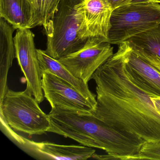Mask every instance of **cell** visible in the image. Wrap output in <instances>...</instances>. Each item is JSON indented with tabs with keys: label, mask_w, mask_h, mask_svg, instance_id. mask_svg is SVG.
Here are the masks:
<instances>
[{
	"label": "cell",
	"mask_w": 160,
	"mask_h": 160,
	"mask_svg": "<svg viewBox=\"0 0 160 160\" xmlns=\"http://www.w3.org/2000/svg\"><path fill=\"white\" fill-rule=\"evenodd\" d=\"M31 29H19L14 37L16 58L25 76L27 86L39 104L44 99L42 88V70Z\"/></svg>",
	"instance_id": "9"
},
{
	"label": "cell",
	"mask_w": 160,
	"mask_h": 160,
	"mask_svg": "<svg viewBox=\"0 0 160 160\" xmlns=\"http://www.w3.org/2000/svg\"><path fill=\"white\" fill-rule=\"evenodd\" d=\"M53 132L75 140L83 146L102 149L107 155L100 160H120L138 154L146 141L129 136L109 126L92 113H80L58 107L48 114Z\"/></svg>",
	"instance_id": "2"
},
{
	"label": "cell",
	"mask_w": 160,
	"mask_h": 160,
	"mask_svg": "<svg viewBox=\"0 0 160 160\" xmlns=\"http://www.w3.org/2000/svg\"><path fill=\"white\" fill-rule=\"evenodd\" d=\"M83 0H61L44 27L47 37L46 53L56 60L82 49L88 40L81 37Z\"/></svg>",
	"instance_id": "3"
},
{
	"label": "cell",
	"mask_w": 160,
	"mask_h": 160,
	"mask_svg": "<svg viewBox=\"0 0 160 160\" xmlns=\"http://www.w3.org/2000/svg\"><path fill=\"white\" fill-rule=\"evenodd\" d=\"M126 42L135 51L160 58V24L153 28L131 37Z\"/></svg>",
	"instance_id": "15"
},
{
	"label": "cell",
	"mask_w": 160,
	"mask_h": 160,
	"mask_svg": "<svg viewBox=\"0 0 160 160\" xmlns=\"http://www.w3.org/2000/svg\"><path fill=\"white\" fill-rule=\"evenodd\" d=\"M113 55L109 43L89 39L82 49L58 60L74 76L88 84L97 69Z\"/></svg>",
	"instance_id": "8"
},
{
	"label": "cell",
	"mask_w": 160,
	"mask_h": 160,
	"mask_svg": "<svg viewBox=\"0 0 160 160\" xmlns=\"http://www.w3.org/2000/svg\"><path fill=\"white\" fill-rule=\"evenodd\" d=\"M135 51L144 60L150 65H152L160 72V58L155 55L148 54L145 52Z\"/></svg>",
	"instance_id": "18"
},
{
	"label": "cell",
	"mask_w": 160,
	"mask_h": 160,
	"mask_svg": "<svg viewBox=\"0 0 160 160\" xmlns=\"http://www.w3.org/2000/svg\"><path fill=\"white\" fill-rule=\"evenodd\" d=\"M160 160V141L145 142L138 154L122 157L120 160Z\"/></svg>",
	"instance_id": "17"
},
{
	"label": "cell",
	"mask_w": 160,
	"mask_h": 160,
	"mask_svg": "<svg viewBox=\"0 0 160 160\" xmlns=\"http://www.w3.org/2000/svg\"><path fill=\"white\" fill-rule=\"evenodd\" d=\"M15 28L2 18H0V100L8 89V75L16 58L13 34Z\"/></svg>",
	"instance_id": "12"
},
{
	"label": "cell",
	"mask_w": 160,
	"mask_h": 160,
	"mask_svg": "<svg viewBox=\"0 0 160 160\" xmlns=\"http://www.w3.org/2000/svg\"><path fill=\"white\" fill-rule=\"evenodd\" d=\"M111 7L112 10L118 7L128 4L131 2L132 0H105Z\"/></svg>",
	"instance_id": "19"
},
{
	"label": "cell",
	"mask_w": 160,
	"mask_h": 160,
	"mask_svg": "<svg viewBox=\"0 0 160 160\" xmlns=\"http://www.w3.org/2000/svg\"><path fill=\"white\" fill-rule=\"evenodd\" d=\"M82 15L81 37L108 42L112 9L105 0H83L80 4Z\"/></svg>",
	"instance_id": "10"
},
{
	"label": "cell",
	"mask_w": 160,
	"mask_h": 160,
	"mask_svg": "<svg viewBox=\"0 0 160 160\" xmlns=\"http://www.w3.org/2000/svg\"><path fill=\"white\" fill-rule=\"evenodd\" d=\"M44 95L51 108L58 107L80 113H92L96 105L75 88L49 71L42 73Z\"/></svg>",
	"instance_id": "7"
},
{
	"label": "cell",
	"mask_w": 160,
	"mask_h": 160,
	"mask_svg": "<svg viewBox=\"0 0 160 160\" xmlns=\"http://www.w3.org/2000/svg\"><path fill=\"white\" fill-rule=\"evenodd\" d=\"M1 120L3 132L20 149L39 160H85L92 158L95 150L92 148L78 145H62L51 142H36L15 132Z\"/></svg>",
	"instance_id": "6"
},
{
	"label": "cell",
	"mask_w": 160,
	"mask_h": 160,
	"mask_svg": "<svg viewBox=\"0 0 160 160\" xmlns=\"http://www.w3.org/2000/svg\"><path fill=\"white\" fill-rule=\"evenodd\" d=\"M154 2H158V3H160V0H154L153 1Z\"/></svg>",
	"instance_id": "21"
},
{
	"label": "cell",
	"mask_w": 160,
	"mask_h": 160,
	"mask_svg": "<svg viewBox=\"0 0 160 160\" xmlns=\"http://www.w3.org/2000/svg\"><path fill=\"white\" fill-rule=\"evenodd\" d=\"M31 1H32V0H31Z\"/></svg>",
	"instance_id": "22"
},
{
	"label": "cell",
	"mask_w": 160,
	"mask_h": 160,
	"mask_svg": "<svg viewBox=\"0 0 160 160\" xmlns=\"http://www.w3.org/2000/svg\"><path fill=\"white\" fill-rule=\"evenodd\" d=\"M61 0H32L34 18L31 28L45 27L53 16Z\"/></svg>",
	"instance_id": "16"
},
{
	"label": "cell",
	"mask_w": 160,
	"mask_h": 160,
	"mask_svg": "<svg viewBox=\"0 0 160 160\" xmlns=\"http://www.w3.org/2000/svg\"><path fill=\"white\" fill-rule=\"evenodd\" d=\"M160 3H128L113 10L108 42L119 45L160 24Z\"/></svg>",
	"instance_id": "5"
},
{
	"label": "cell",
	"mask_w": 160,
	"mask_h": 160,
	"mask_svg": "<svg viewBox=\"0 0 160 160\" xmlns=\"http://www.w3.org/2000/svg\"><path fill=\"white\" fill-rule=\"evenodd\" d=\"M0 102L1 119L15 131L38 135L48 132L51 128L48 115L41 109L28 87L23 91L8 88Z\"/></svg>",
	"instance_id": "4"
},
{
	"label": "cell",
	"mask_w": 160,
	"mask_h": 160,
	"mask_svg": "<svg viewBox=\"0 0 160 160\" xmlns=\"http://www.w3.org/2000/svg\"><path fill=\"white\" fill-rule=\"evenodd\" d=\"M154 0H132L129 3H142L153 1Z\"/></svg>",
	"instance_id": "20"
},
{
	"label": "cell",
	"mask_w": 160,
	"mask_h": 160,
	"mask_svg": "<svg viewBox=\"0 0 160 160\" xmlns=\"http://www.w3.org/2000/svg\"><path fill=\"white\" fill-rule=\"evenodd\" d=\"M126 42L100 66L96 83L94 116L118 131L146 142L160 141V97L131 75L125 66Z\"/></svg>",
	"instance_id": "1"
},
{
	"label": "cell",
	"mask_w": 160,
	"mask_h": 160,
	"mask_svg": "<svg viewBox=\"0 0 160 160\" xmlns=\"http://www.w3.org/2000/svg\"><path fill=\"white\" fill-rule=\"evenodd\" d=\"M0 18L16 30L31 29L34 8L31 0H0Z\"/></svg>",
	"instance_id": "13"
},
{
	"label": "cell",
	"mask_w": 160,
	"mask_h": 160,
	"mask_svg": "<svg viewBox=\"0 0 160 160\" xmlns=\"http://www.w3.org/2000/svg\"><path fill=\"white\" fill-rule=\"evenodd\" d=\"M125 42V66L129 73L148 90L160 97V72L144 60Z\"/></svg>",
	"instance_id": "11"
},
{
	"label": "cell",
	"mask_w": 160,
	"mask_h": 160,
	"mask_svg": "<svg viewBox=\"0 0 160 160\" xmlns=\"http://www.w3.org/2000/svg\"><path fill=\"white\" fill-rule=\"evenodd\" d=\"M37 52L42 73L45 71L51 72L71 84L97 105L96 95L91 91L88 84L74 76L58 60L55 59L48 55L45 50L37 49Z\"/></svg>",
	"instance_id": "14"
}]
</instances>
